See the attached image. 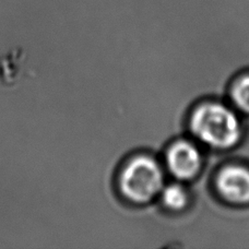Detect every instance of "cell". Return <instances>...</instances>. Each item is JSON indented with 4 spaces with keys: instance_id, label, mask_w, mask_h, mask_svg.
<instances>
[{
    "instance_id": "cell-5",
    "label": "cell",
    "mask_w": 249,
    "mask_h": 249,
    "mask_svg": "<svg viewBox=\"0 0 249 249\" xmlns=\"http://www.w3.org/2000/svg\"><path fill=\"white\" fill-rule=\"evenodd\" d=\"M162 201L171 210H181L188 201V196L180 185L172 184L162 189Z\"/></svg>"
},
{
    "instance_id": "cell-2",
    "label": "cell",
    "mask_w": 249,
    "mask_h": 249,
    "mask_svg": "<svg viewBox=\"0 0 249 249\" xmlns=\"http://www.w3.org/2000/svg\"><path fill=\"white\" fill-rule=\"evenodd\" d=\"M163 171L152 158L137 157L129 161L119 175V189L133 203H145L163 189Z\"/></svg>"
},
{
    "instance_id": "cell-4",
    "label": "cell",
    "mask_w": 249,
    "mask_h": 249,
    "mask_svg": "<svg viewBox=\"0 0 249 249\" xmlns=\"http://www.w3.org/2000/svg\"><path fill=\"white\" fill-rule=\"evenodd\" d=\"M216 187L228 201L236 204L249 203V171L246 168L225 167L217 175Z\"/></svg>"
},
{
    "instance_id": "cell-1",
    "label": "cell",
    "mask_w": 249,
    "mask_h": 249,
    "mask_svg": "<svg viewBox=\"0 0 249 249\" xmlns=\"http://www.w3.org/2000/svg\"><path fill=\"white\" fill-rule=\"evenodd\" d=\"M190 128L200 141L219 149L233 146L242 135L236 114L217 103L203 104L196 109L190 119Z\"/></svg>"
},
{
    "instance_id": "cell-6",
    "label": "cell",
    "mask_w": 249,
    "mask_h": 249,
    "mask_svg": "<svg viewBox=\"0 0 249 249\" xmlns=\"http://www.w3.org/2000/svg\"><path fill=\"white\" fill-rule=\"evenodd\" d=\"M232 99L239 109L249 113V75L241 78L234 84Z\"/></svg>"
},
{
    "instance_id": "cell-3",
    "label": "cell",
    "mask_w": 249,
    "mask_h": 249,
    "mask_svg": "<svg viewBox=\"0 0 249 249\" xmlns=\"http://www.w3.org/2000/svg\"><path fill=\"white\" fill-rule=\"evenodd\" d=\"M166 161L172 175L183 180L193 178L201 167L199 150L187 141H179L173 144L167 152Z\"/></svg>"
}]
</instances>
